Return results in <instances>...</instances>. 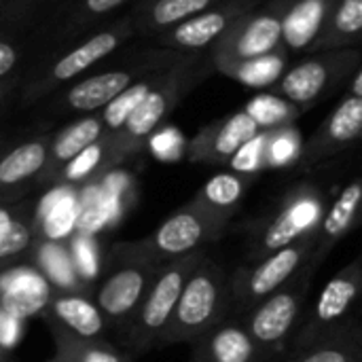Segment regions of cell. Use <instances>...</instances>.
Instances as JSON below:
<instances>
[{
    "label": "cell",
    "mask_w": 362,
    "mask_h": 362,
    "mask_svg": "<svg viewBox=\"0 0 362 362\" xmlns=\"http://www.w3.org/2000/svg\"><path fill=\"white\" fill-rule=\"evenodd\" d=\"M208 74V68L199 64L197 57L176 59L174 64L161 70L155 87L146 93L140 106L132 112V117L112 132L110 140L104 142V155L112 161H121L127 155H136L148 136L172 115V110L187 98V93Z\"/></svg>",
    "instance_id": "1"
},
{
    "label": "cell",
    "mask_w": 362,
    "mask_h": 362,
    "mask_svg": "<svg viewBox=\"0 0 362 362\" xmlns=\"http://www.w3.org/2000/svg\"><path fill=\"white\" fill-rule=\"evenodd\" d=\"M227 316H231L229 274L221 263L204 257L189 274L157 348L191 344Z\"/></svg>",
    "instance_id": "2"
},
{
    "label": "cell",
    "mask_w": 362,
    "mask_h": 362,
    "mask_svg": "<svg viewBox=\"0 0 362 362\" xmlns=\"http://www.w3.org/2000/svg\"><path fill=\"white\" fill-rule=\"evenodd\" d=\"M320 265L322 259L312 252L308 263L286 284H282L278 291H274L257 305H252L244 316H240L267 361L286 352L291 337L303 318L305 301Z\"/></svg>",
    "instance_id": "3"
},
{
    "label": "cell",
    "mask_w": 362,
    "mask_h": 362,
    "mask_svg": "<svg viewBox=\"0 0 362 362\" xmlns=\"http://www.w3.org/2000/svg\"><path fill=\"white\" fill-rule=\"evenodd\" d=\"M159 267L136 242L112 246L108 263L93 286V299L110 329L121 333L127 327Z\"/></svg>",
    "instance_id": "4"
},
{
    "label": "cell",
    "mask_w": 362,
    "mask_h": 362,
    "mask_svg": "<svg viewBox=\"0 0 362 362\" xmlns=\"http://www.w3.org/2000/svg\"><path fill=\"white\" fill-rule=\"evenodd\" d=\"M204 257L206 252L197 250L182 259L170 261L157 269L136 314L132 316L127 327L119 333L129 354H144L157 348V341L174 312V305L180 297V291L189 274Z\"/></svg>",
    "instance_id": "5"
},
{
    "label": "cell",
    "mask_w": 362,
    "mask_h": 362,
    "mask_svg": "<svg viewBox=\"0 0 362 362\" xmlns=\"http://www.w3.org/2000/svg\"><path fill=\"white\" fill-rule=\"evenodd\" d=\"M312 252L314 235L240 265L233 274H229L231 314L238 318L244 316L252 305L286 284L308 263Z\"/></svg>",
    "instance_id": "6"
},
{
    "label": "cell",
    "mask_w": 362,
    "mask_h": 362,
    "mask_svg": "<svg viewBox=\"0 0 362 362\" xmlns=\"http://www.w3.org/2000/svg\"><path fill=\"white\" fill-rule=\"evenodd\" d=\"M227 218L216 216L191 202L168 216L148 238L136 244L157 265H165L204 250V246L221 240V235L227 231Z\"/></svg>",
    "instance_id": "7"
},
{
    "label": "cell",
    "mask_w": 362,
    "mask_h": 362,
    "mask_svg": "<svg viewBox=\"0 0 362 362\" xmlns=\"http://www.w3.org/2000/svg\"><path fill=\"white\" fill-rule=\"evenodd\" d=\"M282 45V21L276 4L263 11H246L235 17L227 30L210 45L212 62L216 68L227 72L229 68L265 57Z\"/></svg>",
    "instance_id": "8"
},
{
    "label": "cell",
    "mask_w": 362,
    "mask_h": 362,
    "mask_svg": "<svg viewBox=\"0 0 362 362\" xmlns=\"http://www.w3.org/2000/svg\"><path fill=\"white\" fill-rule=\"evenodd\" d=\"M362 291V259L356 257L352 263L341 267L320 291L310 314H303L297 331L291 337L286 350L301 348L314 339L339 329L354 316L356 303Z\"/></svg>",
    "instance_id": "9"
},
{
    "label": "cell",
    "mask_w": 362,
    "mask_h": 362,
    "mask_svg": "<svg viewBox=\"0 0 362 362\" xmlns=\"http://www.w3.org/2000/svg\"><path fill=\"white\" fill-rule=\"evenodd\" d=\"M325 214V202L314 189H297L284 199L280 210L263 225H259L250 240L248 261L295 244L303 238L316 235L318 223Z\"/></svg>",
    "instance_id": "10"
},
{
    "label": "cell",
    "mask_w": 362,
    "mask_h": 362,
    "mask_svg": "<svg viewBox=\"0 0 362 362\" xmlns=\"http://www.w3.org/2000/svg\"><path fill=\"white\" fill-rule=\"evenodd\" d=\"M361 68V53L352 49L322 51L320 55L297 64L280 81V91L291 106L305 110L314 106L341 78Z\"/></svg>",
    "instance_id": "11"
},
{
    "label": "cell",
    "mask_w": 362,
    "mask_h": 362,
    "mask_svg": "<svg viewBox=\"0 0 362 362\" xmlns=\"http://www.w3.org/2000/svg\"><path fill=\"white\" fill-rule=\"evenodd\" d=\"M134 32V23L132 21H123V23H117L108 30H102L98 32L95 36L87 38L85 42H81L78 47H74L70 53H66L64 57H59L49 70L45 76H40L28 91L25 100H34L42 93H47L49 89L78 76L81 72H85L87 68H91L93 64H98L100 59H104L106 55L115 53L117 47L127 38L132 36Z\"/></svg>",
    "instance_id": "12"
},
{
    "label": "cell",
    "mask_w": 362,
    "mask_h": 362,
    "mask_svg": "<svg viewBox=\"0 0 362 362\" xmlns=\"http://www.w3.org/2000/svg\"><path fill=\"white\" fill-rule=\"evenodd\" d=\"M257 0H221L206 11L168 28L161 34L163 45L174 49H187V51H199L210 47L225 30L227 25L244 15L246 11L255 8Z\"/></svg>",
    "instance_id": "13"
},
{
    "label": "cell",
    "mask_w": 362,
    "mask_h": 362,
    "mask_svg": "<svg viewBox=\"0 0 362 362\" xmlns=\"http://www.w3.org/2000/svg\"><path fill=\"white\" fill-rule=\"evenodd\" d=\"M193 346V362H265V354L250 337L242 318L227 316L204 331Z\"/></svg>",
    "instance_id": "14"
},
{
    "label": "cell",
    "mask_w": 362,
    "mask_h": 362,
    "mask_svg": "<svg viewBox=\"0 0 362 362\" xmlns=\"http://www.w3.org/2000/svg\"><path fill=\"white\" fill-rule=\"evenodd\" d=\"M259 134L257 121L246 112H235L218 123L204 127L189 144V159L195 163L221 165L231 161V157Z\"/></svg>",
    "instance_id": "15"
},
{
    "label": "cell",
    "mask_w": 362,
    "mask_h": 362,
    "mask_svg": "<svg viewBox=\"0 0 362 362\" xmlns=\"http://www.w3.org/2000/svg\"><path fill=\"white\" fill-rule=\"evenodd\" d=\"M40 316L45 325L59 327L78 337H104L110 329L93 299V291H51Z\"/></svg>",
    "instance_id": "16"
},
{
    "label": "cell",
    "mask_w": 362,
    "mask_h": 362,
    "mask_svg": "<svg viewBox=\"0 0 362 362\" xmlns=\"http://www.w3.org/2000/svg\"><path fill=\"white\" fill-rule=\"evenodd\" d=\"M51 136H40L0 155V202L21 199L28 185L40 180Z\"/></svg>",
    "instance_id": "17"
},
{
    "label": "cell",
    "mask_w": 362,
    "mask_h": 362,
    "mask_svg": "<svg viewBox=\"0 0 362 362\" xmlns=\"http://www.w3.org/2000/svg\"><path fill=\"white\" fill-rule=\"evenodd\" d=\"M282 45L288 51H308L322 34L335 0H278Z\"/></svg>",
    "instance_id": "18"
},
{
    "label": "cell",
    "mask_w": 362,
    "mask_h": 362,
    "mask_svg": "<svg viewBox=\"0 0 362 362\" xmlns=\"http://www.w3.org/2000/svg\"><path fill=\"white\" fill-rule=\"evenodd\" d=\"M40 238L36 216L28 202H0V272L25 263Z\"/></svg>",
    "instance_id": "19"
},
{
    "label": "cell",
    "mask_w": 362,
    "mask_h": 362,
    "mask_svg": "<svg viewBox=\"0 0 362 362\" xmlns=\"http://www.w3.org/2000/svg\"><path fill=\"white\" fill-rule=\"evenodd\" d=\"M362 132V95H346L331 117L320 125L305 151L308 163L320 161L346 148Z\"/></svg>",
    "instance_id": "20"
},
{
    "label": "cell",
    "mask_w": 362,
    "mask_h": 362,
    "mask_svg": "<svg viewBox=\"0 0 362 362\" xmlns=\"http://www.w3.org/2000/svg\"><path fill=\"white\" fill-rule=\"evenodd\" d=\"M51 291L30 261L0 272V303L21 318L42 314Z\"/></svg>",
    "instance_id": "21"
},
{
    "label": "cell",
    "mask_w": 362,
    "mask_h": 362,
    "mask_svg": "<svg viewBox=\"0 0 362 362\" xmlns=\"http://www.w3.org/2000/svg\"><path fill=\"white\" fill-rule=\"evenodd\" d=\"M362 204V182L352 180L339 197L331 204L329 210H325L316 235H314V255L318 259H327L329 252L354 229L358 223V212Z\"/></svg>",
    "instance_id": "22"
},
{
    "label": "cell",
    "mask_w": 362,
    "mask_h": 362,
    "mask_svg": "<svg viewBox=\"0 0 362 362\" xmlns=\"http://www.w3.org/2000/svg\"><path fill=\"white\" fill-rule=\"evenodd\" d=\"M362 361V329L358 316L354 314L339 329L288 350L284 362H356Z\"/></svg>",
    "instance_id": "23"
},
{
    "label": "cell",
    "mask_w": 362,
    "mask_h": 362,
    "mask_svg": "<svg viewBox=\"0 0 362 362\" xmlns=\"http://www.w3.org/2000/svg\"><path fill=\"white\" fill-rule=\"evenodd\" d=\"M102 119L91 115L64 129L57 138H51L47 163L38 182H55L74 157H78L87 146L102 138Z\"/></svg>",
    "instance_id": "24"
},
{
    "label": "cell",
    "mask_w": 362,
    "mask_h": 362,
    "mask_svg": "<svg viewBox=\"0 0 362 362\" xmlns=\"http://www.w3.org/2000/svg\"><path fill=\"white\" fill-rule=\"evenodd\" d=\"M28 261L36 267V272L53 291H89L74 269L68 244L59 240L38 238Z\"/></svg>",
    "instance_id": "25"
},
{
    "label": "cell",
    "mask_w": 362,
    "mask_h": 362,
    "mask_svg": "<svg viewBox=\"0 0 362 362\" xmlns=\"http://www.w3.org/2000/svg\"><path fill=\"white\" fill-rule=\"evenodd\" d=\"M134 83L132 70H110L102 74H93L89 78L78 81L68 91V106L81 112H91L98 108H104L108 102H112L123 89H127Z\"/></svg>",
    "instance_id": "26"
},
{
    "label": "cell",
    "mask_w": 362,
    "mask_h": 362,
    "mask_svg": "<svg viewBox=\"0 0 362 362\" xmlns=\"http://www.w3.org/2000/svg\"><path fill=\"white\" fill-rule=\"evenodd\" d=\"M57 362H132L127 354L115 348L104 337H78L59 327L47 325Z\"/></svg>",
    "instance_id": "27"
},
{
    "label": "cell",
    "mask_w": 362,
    "mask_h": 362,
    "mask_svg": "<svg viewBox=\"0 0 362 362\" xmlns=\"http://www.w3.org/2000/svg\"><path fill=\"white\" fill-rule=\"evenodd\" d=\"M248 187H250V178L244 174H238V172L216 174L202 187V191L193 197V202L202 206L204 210L231 221Z\"/></svg>",
    "instance_id": "28"
},
{
    "label": "cell",
    "mask_w": 362,
    "mask_h": 362,
    "mask_svg": "<svg viewBox=\"0 0 362 362\" xmlns=\"http://www.w3.org/2000/svg\"><path fill=\"white\" fill-rule=\"evenodd\" d=\"M362 30V0H335V6L327 19V25L312 51L348 49L356 42Z\"/></svg>",
    "instance_id": "29"
},
{
    "label": "cell",
    "mask_w": 362,
    "mask_h": 362,
    "mask_svg": "<svg viewBox=\"0 0 362 362\" xmlns=\"http://www.w3.org/2000/svg\"><path fill=\"white\" fill-rule=\"evenodd\" d=\"M159 68H163V66H159ZM159 68H151L148 72H144V76L140 81H134L127 89H123L112 102H108L104 106V112L100 119H102V125L110 129V134L117 132L132 117V112L140 106V102L146 98V93L155 87V83L161 74Z\"/></svg>",
    "instance_id": "30"
},
{
    "label": "cell",
    "mask_w": 362,
    "mask_h": 362,
    "mask_svg": "<svg viewBox=\"0 0 362 362\" xmlns=\"http://www.w3.org/2000/svg\"><path fill=\"white\" fill-rule=\"evenodd\" d=\"M221 0H155L148 11L142 15L140 25L146 32L153 30H168L202 11L208 6L216 4Z\"/></svg>",
    "instance_id": "31"
},
{
    "label": "cell",
    "mask_w": 362,
    "mask_h": 362,
    "mask_svg": "<svg viewBox=\"0 0 362 362\" xmlns=\"http://www.w3.org/2000/svg\"><path fill=\"white\" fill-rule=\"evenodd\" d=\"M68 250L74 263V269L81 278V282L93 291L95 282L102 276V259H100V246L89 233H74L68 242Z\"/></svg>",
    "instance_id": "32"
},
{
    "label": "cell",
    "mask_w": 362,
    "mask_h": 362,
    "mask_svg": "<svg viewBox=\"0 0 362 362\" xmlns=\"http://www.w3.org/2000/svg\"><path fill=\"white\" fill-rule=\"evenodd\" d=\"M282 68H284V55H278L274 51L265 57H257V59L238 64V66L229 68L227 74L235 76L244 85L265 87V85H272L274 81H278V76L282 74Z\"/></svg>",
    "instance_id": "33"
},
{
    "label": "cell",
    "mask_w": 362,
    "mask_h": 362,
    "mask_svg": "<svg viewBox=\"0 0 362 362\" xmlns=\"http://www.w3.org/2000/svg\"><path fill=\"white\" fill-rule=\"evenodd\" d=\"M246 112L257 121V125H282V123H288L297 110L295 106L291 108L284 100L280 98H274V95H261L257 100H252V104L246 108Z\"/></svg>",
    "instance_id": "34"
},
{
    "label": "cell",
    "mask_w": 362,
    "mask_h": 362,
    "mask_svg": "<svg viewBox=\"0 0 362 362\" xmlns=\"http://www.w3.org/2000/svg\"><path fill=\"white\" fill-rule=\"evenodd\" d=\"M102 159H104V142H102V138H100L98 142H93L91 146H87L78 157H74V159L66 165V170L62 172L59 178H64V180H68V182L83 180V178H87L93 170H98V165L102 163Z\"/></svg>",
    "instance_id": "35"
},
{
    "label": "cell",
    "mask_w": 362,
    "mask_h": 362,
    "mask_svg": "<svg viewBox=\"0 0 362 362\" xmlns=\"http://www.w3.org/2000/svg\"><path fill=\"white\" fill-rule=\"evenodd\" d=\"M25 335V318L11 312L6 305L0 303V350L6 354L17 348V344Z\"/></svg>",
    "instance_id": "36"
},
{
    "label": "cell",
    "mask_w": 362,
    "mask_h": 362,
    "mask_svg": "<svg viewBox=\"0 0 362 362\" xmlns=\"http://www.w3.org/2000/svg\"><path fill=\"white\" fill-rule=\"evenodd\" d=\"M263 144H265V138L263 136H255L252 140H248L233 157H231V165L238 174H244V172H255L261 168V155H263Z\"/></svg>",
    "instance_id": "37"
},
{
    "label": "cell",
    "mask_w": 362,
    "mask_h": 362,
    "mask_svg": "<svg viewBox=\"0 0 362 362\" xmlns=\"http://www.w3.org/2000/svg\"><path fill=\"white\" fill-rule=\"evenodd\" d=\"M17 59H19V51H17V47H15L11 40L0 38V81H2V78H6V76L15 70Z\"/></svg>",
    "instance_id": "38"
},
{
    "label": "cell",
    "mask_w": 362,
    "mask_h": 362,
    "mask_svg": "<svg viewBox=\"0 0 362 362\" xmlns=\"http://www.w3.org/2000/svg\"><path fill=\"white\" fill-rule=\"evenodd\" d=\"M295 153V142L291 136H278V140L272 144V163H284L293 157Z\"/></svg>",
    "instance_id": "39"
},
{
    "label": "cell",
    "mask_w": 362,
    "mask_h": 362,
    "mask_svg": "<svg viewBox=\"0 0 362 362\" xmlns=\"http://www.w3.org/2000/svg\"><path fill=\"white\" fill-rule=\"evenodd\" d=\"M123 2H127V0H85L83 2V11H85V15H93L95 17V15H104V13L115 11Z\"/></svg>",
    "instance_id": "40"
},
{
    "label": "cell",
    "mask_w": 362,
    "mask_h": 362,
    "mask_svg": "<svg viewBox=\"0 0 362 362\" xmlns=\"http://www.w3.org/2000/svg\"><path fill=\"white\" fill-rule=\"evenodd\" d=\"M11 85H13L11 81H4V78L0 81V104H2V100H4V95L8 93V89H11Z\"/></svg>",
    "instance_id": "41"
},
{
    "label": "cell",
    "mask_w": 362,
    "mask_h": 362,
    "mask_svg": "<svg viewBox=\"0 0 362 362\" xmlns=\"http://www.w3.org/2000/svg\"><path fill=\"white\" fill-rule=\"evenodd\" d=\"M4 356H8V354H6V352H4V350H0V361H2V358H4Z\"/></svg>",
    "instance_id": "42"
},
{
    "label": "cell",
    "mask_w": 362,
    "mask_h": 362,
    "mask_svg": "<svg viewBox=\"0 0 362 362\" xmlns=\"http://www.w3.org/2000/svg\"><path fill=\"white\" fill-rule=\"evenodd\" d=\"M0 362H13V361H11V356H4Z\"/></svg>",
    "instance_id": "43"
},
{
    "label": "cell",
    "mask_w": 362,
    "mask_h": 362,
    "mask_svg": "<svg viewBox=\"0 0 362 362\" xmlns=\"http://www.w3.org/2000/svg\"><path fill=\"white\" fill-rule=\"evenodd\" d=\"M356 362H362V361H356Z\"/></svg>",
    "instance_id": "44"
},
{
    "label": "cell",
    "mask_w": 362,
    "mask_h": 362,
    "mask_svg": "<svg viewBox=\"0 0 362 362\" xmlns=\"http://www.w3.org/2000/svg\"><path fill=\"white\" fill-rule=\"evenodd\" d=\"M265 362H269V361H265Z\"/></svg>",
    "instance_id": "45"
}]
</instances>
